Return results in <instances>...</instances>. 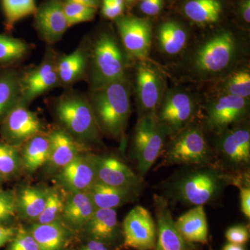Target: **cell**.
<instances>
[{"label":"cell","instance_id":"cell-3","mask_svg":"<svg viewBox=\"0 0 250 250\" xmlns=\"http://www.w3.org/2000/svg\"><path fill=\"white\" fill-rule=\"evenodd\" d=\"M131 95L127 75L89 90L87 96L102 134L117 140L124 137L131 113Z\"/></svg>","mask_w":250,"mask_h":250},{"label":"cell","instance_id":"cell-46","mask_svg":"<svg viewBox=\"0 0 250 250\" xmlns=\"http://www.w3.org/2000/svg\"><path fill=\"white\" fill-rule=\"evenodd\" d=\"M239 13L243 21L246 23L250 22V0H243L240 4Z\"/></svg>","mask_w":250,"mask_h":250},{"label":"cell","instance_id":"cell-18","mask_svg":"<svg viewBox=\"0 0 250 250\" xmlns=\"http://www.w3.org/2000/svg\"><path fill=\"white\" fill-rule=\"evenodd\" d=\"M156 219V243L154 250H194L192 243L181 236L170 210V203L161 195H154Z\"/></svg>","mask_w":250,"mask_h":250},{"label":"cell","instance_id":"cell-16","mask_svg":"<svg viewBox=\"0 0 250 250\" xmlns=\"http://www.w3.org/2000/svg\"><path fill=\"white\" fill-rule=\"evenodd\" d=\"M64 0H44L34 15V27L41 41L54 45L68 29L63 11Z\"/></svg>","mask_w":250,"mask_h":250},{"label":"cell","instance_id":"cell-36","mask_svg":"<svg viewBox=\"0 0 250 250\" xmlns=\"http://www.w3.org/2000/svg\"><path fill=\"white\" fill-rule=\"evenodd\" d=\"M20 165L21 159L16 148L8 143H0V179L14 175Z\"/></svg>","mask_w":250,"mask_h":250},{"label":"cell","instance_id":"cell-28","mask_svg":"<svg viewBox=\"0 0 250 250\" xmlns=\"http://www.w3.org/2000/svg\"><path fill=\"white\" fill-rule=\"evenodd\" d=\"M64 205L62 216L73 226L83 228L96 209L88 192H72Z\"/></svg>","mask_w":250,"mask_h":250},{"label":"cell","instance_id":"cell-6","mask_svg":"<svg viewBox=\"0 0 250 250\" xmlns=\"http://www.w3.org/2000/svg\"><path fill=\"white\" fill-rule=\"evenodd\" d=\"M205 130L202 123L195 121L169 138L161 153V161L158 167L216 164Z\"/></svg>","mask_w":250,"mask_h":250},{"label":"cell","instance_id":"cell-12","mask_svg":"<svg viewBox=\"0 0 250 250\" xmlns=\"http://www.w3.org/2000/svg\"><path fill=\"white\" fill-rule=\"evenodd\" d=\"M166 92L164 77L152 64L139 62L136 70L139 117L156 114Z\"/></svg>","mask_w":250,"mask_h":250},{"label":"cell","instance_id":"cell-5","mask_svg":"<svg viewBox=\"0 0 250 250\" xmlns=\"http://www.w3.org/2000/svg\"><path fill=\"white\" fill-rule=\"evenodd\" d=\"M52 108L61 129L82 144L101 143L102 132L88 96L67 88L52 100Z\"/></svg>","mask_w":250,"mask_h":250},{"label":"cell","instance_id":"cell-50","mask_svg":"<svg viewBox=\"0 0 250 250\" xmlns=\"http://www.w3.org/2000/svg\"><path fill=\"white\" fill-rule=\"evenodd\" d=\"M125 2L129 3V4H133V3L136 2V1H139V0H125Z\"/></svg>","mask_w":250,"mask_h":250},{"label":"cell","instance_id":"cell-26","mask_svg":"<svg viewBox=\"0 0 250 250\" xmlns=\"http://www.w3.org/2000/svg\"><path fill=\"white\" fill-rule=\"evenodd\" d=\"M223 11V4L220 0H188L183 6L186 17L201 26L218 23Z\"/></svg>","mask_w":250,"mask_h":250},{"label":"cell","instance_id":"cell-39","mask_svg":"<svg viewBox=\"0 0 250 250\" xmlns=\"http://www.w3.org/2000/svg\"><path fill=\"white\" fill-rule=\"evenodd\" d=\"M6 250H41L29 231L21 229L16 231Z\"/></svg>","mask_w":250,"mask_h":250},{"label":"cell","instance_id":"cell-38","mask_svg":"<svg viewBox=\"0 0 250 250\" xmlns=\"http://www.w3.org/2000/svg\"><path fill=\"white\" fill-rule=\"evenodd\" d=\"M17 211L16 195L11 191L0 189V223L14 218Z\"/></svg>","mask_w":250,"mask_h":250},{"label":"cell","instance_id":"cell-14","mask_svg":"<svg viewBox=\"0 0 250 250\" xmlns=\"http://www.w3.org/2000/svg\"><path fill=\"white\" fill-rule=\"evenodd\" d=\"M123 246L136 250H154L156 225L150 212L136 206L126 215L123 223Z\"/></svg>","mask_w":250,"mask_h":250},{"label":"cell","instance_id":"cell-51","mask_svg":"<svg viewBox=\"0 0 250 250\" xmlns=\"http://www.w3.org/2000/svg\"><path fill=\"white\" fill-rule=\"evenodd\" d=\"M0 185H1V179H0Z\"/></svg>","mask_w":250,"mask_h":250},{"label":"cell","instance_id":"cell-48","mask_svg":"<svg viewBox=\"0 0 250 250\" xmlns=\"http://www.w3.org/2000/svg\"><path fill=\"white\" fill-rule=\"evenodd\" d=\"M222 250H246L243 246L228 243L224 246Z\"/></svg>","mask_w":250,"mask_h":250},{"label":"cell","instance_id":"cell-35","mask_svg":"<svg viewBox=\"0 0 250 250\" xmlns=\"http://www.w3.org/2000/svg\"><path fill=\"white\" fill-rule=\"evenodd\" d=\"M98 9L85 5L64 0L63 11L68 27L82 22L93 21Z\"/></svg>","mask_w":250,"mask_h":250},{"label":"cell","instance_id":"cell-34","mask_svg":"<svg viewBox=\"0 0 250 250\" xmlns=\"http://www.w3.org/2000/svg\"><path fill=\"white\" fill-rule=\"evenodd\" d=\"M5 18V29L11 31L15 24L23 18L35 14L36 0H1Z\"/></svg>","mask_w":250,"mask_h":250},{"label":"cell","instance_id":"cell-4","mask_svg":"<svg viewBox=\"0 0 250 250\" xmlns=\"http://www.w3.org/2000/svg\"><path fill=\"white\" fill-rule=\"evenodd\" d=\"M89 90L126 76L129 56L113 31L100 29L88 39Z\"/></svg>","mask_w":250,"mask_h":250},{"label":"cell","instance_id":"cell-11","mask_svg":"<svg viewBox=\"0 0 250 250\" xmlns=\"http://www.w3.org/2000/svg\"><path fill=\"white\" fill-rule=\"evenodd\" d=\"M58 56L51 45H48L41 63L27 71H23L18 103L27 106L35 99L61 86L57 72Z\"/></svg>","mask_w":250,"mask_h":250},{"label":"cell","instance_id":"cell-19","mask_svg":"<svg viewBox=\"0 0 250 250\" xmlns=\"http://www.w3.org/2000/svg\"><path fill=\"white\" fill-rule=\"evenodd\" d=\"M88 39H85L80 45L70 54H62L57 59L60 85L65 89L70 88L77 82L86 80L88 70Z\"/></svg>","mask_w":250,"mask_h":250},{"label":"cell","instance_id":"cell-9","mask_svg":"<svg viewBox=\"0 0 250 250\" xmlns=\"http://www.w3.org/2000/svg\"><path fill=\"white\" fill-rule=\"evenodd\" d=\"M167 138L156 114L139 117L133 137V152L141 177L146 175L159 159Z\"/></svg>","mask_w":250,"mask_h":250},{"label":"cell","instance_id":"cell-13","mask_svg":"<svg viewBox=\"0 0 250 250\" xmlns=\"http://www.w3.org/2000/svg\"><path fill=\"white\" fill-rule=\"evenodd\" d=\"M121 42L129 57L147 61L152 45V30L146 18L123 16L115 20Z\"/></svg>","mask_w":250,"mask_h":250},{"label":"cell","instance_id":"cell-47","mask_svg":"<svg viewBox=\"0 0 250 250\" xmlns=\"http://www.w3.org/2000/svg\"><path fill=\"white\" fill-rule=\"evenodd\" d=\"M65 1L78 3V4L85 5L96 9H98V8L101 6L102 3V0H65Z\"/></svg>","mask_w":250,"mask_h":250},{"label":"cell","instance_id":"cell-21","mask_svg":"<svg viewBox=\"0 0 250 250\" xmlns=\"http://www.w3.org/2000/svg\"><path fill=\"white\" fill-rule=\"evenodd\" d=\"M50 141V154L49 161L56 168H62L70 164L80 152L85 145L72 138L61 128L54 129L48 134Z\"/></svg>","mask_w":250,"mask_h":250},{"label":"cell","instance_id":"cell-25","mask_svg":"<svg viewBox=\"0 0 250 250\" xmlns=\"http://www.w3.org/2000/svg\"><path fill=\"white\" fill-rule=\"evenodd\" d=\"M88 192L96 208H116L132 201L141 193L111 187L98 181L94 183Z\"/></svg>","mask_w":250,"mask_h":250},{"label":"cell","instance_id":"cell-29","mask_svg":"<svg viewBox=\"0 0 250 250\" xmlns=\"http://www.w3.org/2000/svg\"><path fill=\"white\" fill-rule=\"evenodd\" d=\"M29 232L41 250H62L67 241L66 229L57 220L50 223L34 224Z\"/></svg>","mask_w":250,"mask_h":250},{"label":"cell","instance_id":"cell-10","mask_svg":"<svg viewBox=\"0 0 250 250\" xmlns=\"http://www.w3.org/2000/svg\"><path fill=\"white\" fill-rule=\"evenodd\" d=\"M250 109V99L217 93L205 105V129L219 134L233 125L246 121Z\"/></svg>","mask_w":250,"mask_h":250},{"label":"cell","instance_id":"cell-42","mask_svg":"<svg viewBox=\"0 0 250 250\" xmlns=\"http://www.w3.org/2000/svg\"><path fill=\"white\" fill-rule=\"evenodd\" d=\"M164 0H141L140 10L148 16H155L161 12Z\"/></svg>","mask_w":250,"mask_h":250},{"label":"cell","instance_id":"cell-40","mask_svg":"<svg viewBox=\"0 0 250 250\" xmlns=\"http://www.w3.org/2000/svg\"><path fill=\"white\" fill-rule=\"evenodd\" d=\"M225 237L229 243L243 246L249 241V226L245 225H236L230 227L225 233Z\"/></svg>","mask_w":250,"mask_h":250},{"label":"cell","instance_id":"cell-1","mask_svg":"<svg viewBox=\"0 0 250 250\" xmlns=\"http://www.w3.org/2000/svg\"><path fill=\"white\" fill-rule=\"evenodd\" d=\"M244 42L231 29H220L196 42L182 61L185 78L218 81L234 70L243 58Z\"/></svg>","mask_w":250,"mask_h":250},{"label":"cell","instance_id":"cell-31","mask_svg":"<svg viewBox=\"0 0 250 250\" xmlns=\"http://www.w3.org/2000/svg\"><path fill=\"white\" fill-rule=\"evenodd\" d=\"M47 193L40 188H23L16 196L17 210L24 218L37 220L45 208Z\"/></svg>","mask_w":250,"mask_h":250},{"label":"cell","instance_id":"cell-45","mask_svg":"<svg viewBox=\"0 0 250 250\" xmlns=\"http://www.w3.org/2000/svg\"><path fill=\"white\" fill-rule=\"evenodd\" d=\"M77 250H110L108 245L98 240L91 239Z\"/></svg>","mask_w":250,"mask_h":250},{"label":"cell","instance_id":"cell-43","mask_svg":"<svg viewBox=\"0 0 250 250\" xmlns=\"http://www.w3.org/2000/svg\"><path fill=\"white\" fill-rule=\"evenodd\" d=\"M240 190V200L242 213L247 218H250V184H246L238 187Z\"/></svg>","mask_w":250,"mask_h":250},{"label":"cell","instance_id":"cell-27","mask_svg":"<svg viewBox=\"0 0 250 250\" xmlns=\"http://www.w3.org/2000/svg\"><path fill=\"white\" fill-rule=\"evenodd\" d=\"M22 72L16 68L0 72V122L19 103Z\"/></svg>","mask_w":250,"mask_h":250},{"label":"cell","instance_id":"cell-22","mask_svg":"<svg viewBox=\"0 0 250 250\" xmlns=\"http://www.w3.org/2000/svg\"><path fill=\"white\" fill-rule=\"evenodd\" d=\"M174 223L181 236L188 243H208V223L204 206L194 207Z\"/></svg>","mask_w":250,"mask_h":250},{"label":"cell","instance_id":"cell-32","mask_svg":"<svg viewBox=\"0 0 250 250\" xmlns=\"http://www.w3.org/2000/svg\"><path fill=\"white\" fill-rule=\"evenodd\" d=\"M217 82L215 88L218 93L250 99V71L248 67H236Z\"/></svg>","mask_w":250,"mask_h":250},{"label":"cell","instance_id":"cell-8","mask_svg":"<svg viewBox=\"0 0 250 250\" xmlns=\"http://www.w3.org/2000/svg\"><path fill=\"white\" fill-rule=\"evenodd\" d=\"M200 106V100L192 92L181 88H171L166 90L156 116L167 138H170L195 121Z\"/></svg>","mask_w":250,"mask_h":250},{"label":"cell","instance_id":"cell-33","mask_svg":"<svg viewBox=\"0 0 250 250\" xmlns=\"http://www.w3.org/2000/svg\"><path fill=\"white\" fill-rule=\"evenodd\" d=\"M31 49L30 44L22 39L0 34V65H11L24 61Z\"/></svg>","mask_w":250,"mask_h":250},{"label":"cell","instance_id":"cell-15","mask_svg":"<svg viewBox=\"0 0 250 250\" xmlns=\"http://www.w3.org/2000/svg\"><path fill=\"white\" fill-rule=\"evenodd\" d=\"M97 181L111 186L141 192L143 189L142 177L124 162L114 156H92Z\"/></svg>","mask_w":250,"mask_h":250},{"label":"cell","instance_id":"cell-24","mask_svg":"<svg viewBox=\"0 0 250 250\" xmlns=\"http://www.w3.org/2000/svg\"><path fill=\"white\" fill-rule=\"evenodd\" d=\"M156 40L159 48L164 54L174 57L187 48L188 33L180 23L168 20L158 28Z\"/></svg>","mask_w":250,"mask_h":250},{"label":"cell","instance_id":"cell-23","mask_svg":"<svg viewBox=\"0 0 250 250\" xmlns=\"http://www.w3.org/2000/svg\"><path fill=\"white\" fill-rule=\"evenodd\" d=\"M84 227L91 239L98 240L107 245L114 243L119 235L115 208H96Z\"/></svg>","mask_w":250,"mask_h":250},{"label":"cell","instance_id":"cell-2","mask_svg":"<svg viewBox=\"0 0 250 250\" xmlns=\"http://www.w3.org/2000/svg\"><path fill=\"white\" fill-rule=\"evenodd\" d=\"M243 174L228 173L216 164L182 166L161 184V196L184 205H213L228 186L238 185Z\"/></svg>","mask_w":250,"mask_h":250},{"label":"cell","instance_id":"cell-37","mask_svg":"<svg viewBox=\"0 0 250 250\" xmlns=\"http://www.w3.org/2000/svg\"><path fill=\"white\" fill-rule=\"evenodd\" d=\"M64 205L65 203L58 192L48 191L45 208L37 218L38 223L46 224L57 221L59 217L62 215Z\"/></svg>","mask_w":250,"mask_h":250},{"label":"cell","instance_id":"cell-44","mask_svg":"<svg viewBox=\"0 0 250 250\" xmlns=\"http://www.w3.org/2000/svg\"><path fill=\"white\" fill-rule=\"evenodd\" d=\"M16 230L0 224V247L4 246L14 238Z\"/></svg>","mask_w":250,"mask_h":250},{"label":"cell","instance_id":"cell-30","mask_svg":"<svg viewBox=\"0 0 250 250\" xmlns=\"http://www.w3.org/2000/svg\"><path fill=\"white\" fill-rule=\"evenodd\" d=\"M23 162L29 171H35L49 161L50 141L48 134L41 133L24 142Z\"/></svg>","mask_w":250,"mask_h":250},{"label":"cell","instance_id":"cell-49","mask_svg":"<svg viewBox=\"0 0 250 250\" xmlns=\"http://www.w3.org/2000/svg\"><path fill=\"white\" fill-rule=\"evenodd\" d=\"M109 1H111L113 4L118 6V7H121L122 9H125V0H109Z\"/></svg>","mask_w":250,"mask_h":250},{"label":"cell","instance_id":"cell-41","mask_svg":"<svg viewBox=\"0 0 250 250\" xmlns=\"http://www.w3.org/2000/svg\"><path fill=\"white\" fill-rule=\"evenodd\" d=\"M101 12L103 16L108 20L115 21L124 14L125 9L116 6L109 0H102Z\"/></svg>","mask_w":250,"mask_h":250},{"label":"cell","instance_id":"cell-17","mask_svg":"<svg viewBox=\"0 0 250 250\" xmlns=\"http://www.w3.org/2000/svg\"><path fill=\"white\" fill-rule=\"evenodd\" d=\"M1 123V134L12 146L26 142L33 136L42 133L43 129L36 113L19 103L6 114Z\"/></svg>","mask_w":250,"mask_h":250},{"label":"cell","instance_id":"cell-7","mask_svg":"<svg viewBox=\"0 0 250 250\" xmlns=\"http://www.w3.org/2000/svg\"><path fill=\"white\" fill-rule=\"evenodd\" d=\"M215 136L210 146L217 166L228 173L249 172L250 129L247 120Z\"/></svg>","mask_w":250,"mask_h":250},{"label":"cell","instance_id":"cell-20","mask_svg":"<svg viewBox=\"0 0 250 250\" xmlns=\"http://www.w3.org/2000/svg\"><path fill=\"white\" fill-rule=\"evenodd\" d=\"M59 179L72 192H88L97 181L92 156H77L62 168Z\"/></svg>","mask_w":250,"mask_h":250}]
</instances>
